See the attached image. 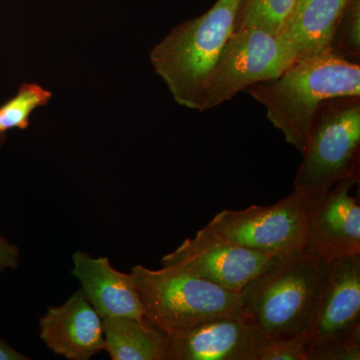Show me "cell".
<instances>
[{
  "label": "cell",
  "mask_w": 360,
  "mask_h": 360,
  "mask_svg": "<svg viewBox=\"0 0 360 360\" xmlns=\"http://www.w3.org/2000/svg\"><path fill=\"white\" fill-rule=\"evenodd\" d=\"M285 141L304 153L315 115L328 99L360 96V65L335 52L296 59L278 77L245 90Z\"/></svg>",
  "instance_id": "obj_1"
},
{
  "label": "cell",
  "mask_w": 360,
  "mask_h": 360,
  "mask_svg": "<svg viewBox=\"0 0 360 360\" xmlns=\"http://www.w3.org/2000/svg\"><path fill=\"white\" fill-rule=\"evenodd\" d=\"M329 262L309 248L277 258L239 292L241 314L271 340L309 335Z\"/></svg>",
  "instance_id": "obj_2"
},
{
  "label": "cell",
  "mask_w": 360,
  "mask_h": 360,
  "mask_svg": "<svg viewBox=\"0 0 360 360\" xmlns=\"http://www.w3.org/2000/svg\"><path fill=\"white\" fill-rule=\"evenodd\" d=\"M241 0H217L198 18L174 27L149 54L156 75L179 105L200 110L201 94L234 32Z\"/></svg>",
  "instance_id": "obj_3"
},
{
  "label": "cell",
  "mask_w": 360,
  "mask_h": 360,
  "mask_svg": "<svg viewBox=\"0 0 360 360\" xmlns=\"http://www.w3.org/2000/svg\"><path fill=\"white\" fill-rule=\"evenodd\" d=\"M144 319L168 336L212 319L241 314L240 295L174 266L130 272Z\"/></svg>",
  "instance_id": "obj_4"
},
{
  "label": "cell",
  "mask_w": 360,
  "mask_h": 360,
  "mask_svg": "<svg viewBox=\"0 0 360 360\" xmlns=\"http://www.w3.org/2000/svg\"><path fill=\"white\" fill-rule=\"evenodd\" d=\"M359 97L324 101L315 115L293 191L309 200L326 195L341 180L359 172Z\"/></svg>",
  "instance_id": "obj_5"
},
{
  "label": "cell",
  "mask_w": 360,
  "mask_h": 360,
  "mask_svg": "<svg viewBox=\"0 0 360 360\" xmlns=\"http://www.w3.org/2000/svg\"><path fill=\"white\" fill-rule=\"evenodd\" d=\"M296 59L277 35L255 26H238L206 80L198 111L212 110L250 85L278 77Z\"/></svg>",
  "instance_id": "obj_6"
},
{
  "label": "cell",
  "mask_w": 360,
  "mask_h": 360,
  "mask_svg": "<svg viewBox=\"0 0 360 360\" xmlns=\"http://www.w3.org/2000/svg\"><path fill=\"white\" fill-rule=\"evenodd\" d=\"M309 208V198L293 191L272 205L222 210L206 226L233 245L283 257L307 248Z\"/></svg>",
  "instance_id": "obj_7"
},
{
  "label": "cell",
  "mask_w": 360,
  "mask_h": 360,
  "mask_svg": "<svg viewBox=\"0 0 360 360\" xmlns=\"http://www.w3.org/2000/svg\"><path fill=\"white\" fill-rule=\"evenodd\" d=\"M278 258V257H277ZM277 258L246 250L203 227L172 252L161 258L162 266H174L224 290L240 292L264 274Z\"/></svg>",
  "instance_id": "obj_8"
},
{
  "label": "cell",
  "mask_w": 360,
  "mask_h": 360,
  "mask_svg": "<svg viewBox=\"0 0 360 360\" xmlns=\"http://www.w3.org/2000/svg\"><path fill=\"white\" fill-rule=\"evenodd\" d=\"M167 360H260L269 340L243 314L168 336Z\"/></svg>",
  "instance_id": "obj_9"
},
{
  "label": "cell",
  "mask_w": 360,
  "mask_h": 360,
  "mask_svg": "<svg viewBox=\"0 0 360 360\" xmlns=\"http://www.w3.org/2000/svg\"><path fill=\"white\" fill-rule=\"evenodd\" d=\"M357 180L359 172L319 200H310L307 248L328 260L360 253V206L350 193Z\"/></svg>",
  "instance_id": "obj_10"
},
{
  "label": "cell",
  "mask_w": 360,
  "mask_h": 360,
  "mask_svg": "<svg viewBox=\"0 0 360 360\" xmlns=\"http://www.w3.org/2000/svg\"><path fill=\"white\" fill-rule=\"evenodd\" d=\"M360 335V253L333 258L307 345Z\"/></svg>",
  "instance_id": "obj_11"
},
{
  "label": "cell",
  "mask_w": 360,
  "mask_h": 360,
  "mask_svg": "<svg viewBox=\"0 0 360 360\" xmlns=\"http://www.w3.org/2000/svg\"><path fill=\"white\" fill-rule=\"evenodd\" d=\"M40 338L54 354L87 360L104 349L103 322L82 291L40 319Z\"/></svg>",
  "instance_id": "obj_12"
},
{
  "label": "cell",
  "mask_w": 360,
  "mask_h": 360,
  "mask_svg": "<svg viewBox=\"0 0 360 360\" xmlns=\"http://www.w3.org/2000/svg\"><path fill=\"white\" fill-rule=\"evenodd\" d=\"M72 274L90 304L105 317L144 319L143 309L131 274L111 265L108 257H92L82 251L73 255Z\"/></svg>",
  "instance_id": "obj_13"
},
{
  "label": "cell",
  "mask_w": 360,
  "mask_h": 360,
  "mask_svg": "<svg viewBox=\"0 0 360 360\" xmlns=\"http://www.w3.org/2000/svg\"><path fill=\"white\" fill-rule=\"evenodd\" d=\"M347 0H295L277 33L296 58L333 52V41Z\"/></svg>",
  "instance_id": "obj_14"
},
{
  "label": "cell",
  "mask_w": 360,
  "mask_h": 360,
  "mask_svg": "<svg viewBox=\"0 0 360 360\" xmlns=\"http://www.w3.org/2000/svg\"><path fill=\"white\" fill-rule=\"evenodd\" d=\"M104 349L113 360H167V333L146 319H103Z\"/></svg>",
  "instance_id": "obj_15"
},
{
  "label": "cell",
  "mask_w": 360,
  "mask_h": 360,
  "mask_svg": "<svg viewBox=\"0 0 360 360\" xmlns=\"http://www.w3.org/2000/svg\"><path fill=\"white\" fill-rule=\"evenodd\" d=\"M52 94L41 85L25 84L18 94L0 106V135L11 129H25L37 108L49 104Z\"/></svg>",
  "instance_id": "obj_16"
},
{
  "label": "cell",
  "mask_w": 360,
  "mask_h": 360,
  "mask_svg": "<svg viewBox=\"0 0 360 360\" xmlns=\"http://www.w3.org/2000/svg\"><path fill=\"white\" fill-rule=\"evenodd\" d=\"M295 0H241L236 27L255 26L277 35Z\"/></svg>",
  "instance_id": "obj_17"
},
{
  "label": "cell",
  "mask_w": 360,
  "mask_h": 360,
  "mask_svg": "<svg viewBox=\"0 0 360 360\" xmlns=\"http://www.w3.org/2000/svg\"><path fill=\"white\" fill-rule=\"evenodd\" d=\"M333 52L356 63L360 56V0H347L333 41Z\"/></svg>",
  "instance_id": "obj_18"
},
{
  "label": "cell",
  "mask_w": 360,
  "mask_h": 360,
  "mask_svg": "<svg viewBox=\"0 0 360 360\" xmlns=\"http://www.w3.org/2000/svg\"><path fill=\"white\" fill-rule=\"evenodd\" d=\"M360 335L307 345V360H359Z\"/></svg>",
  "instance_id": "obj_19"
},
{
  "label": "cell",
  "mask_w": 360,
  "mask_h": 360,
  "mask_svg": "<svg viewBox=\"0 0 360 360\" xmlns=\"http://www.w3.org/2000/svg\"><path fill=\"white\" fill-rule=\"evenodd\" d=\"M309 335L286 340H270L262 350L260 360H307Z\"/></svg>",
  "instance_id": "obj_20"
},
{
  "label": "cell",
  "mask_w": 360,
  "mask_h": 360,
  "mask_svg": "<svg viewBox=\"0 0 360 360\" xmlns=\"http://www.w3.org/2000/svg\"><path fill=\"white\" fill-rule=\"evenodd\" d=\"M20 250L18 246L0 236V272L18 269L20 264Z\"/></svg>",
  "instance_id": "obj_21"
},
{
  "label": "cell",
  "mask_w": 360,
  "mask_h": 360,
  "mask_svg": "<svg viewBox=\"0 0 360 360\" xmlns=\"http://www.w3.org/2000/svg\"><path fill=\"white\" fill-rule=\"evenodd\" d=\"M28 359L25 355L20 354L18 350L0 338V360H25Z\"/></svg>",
  "instance_id": "obj_22"
}]
</instances>
